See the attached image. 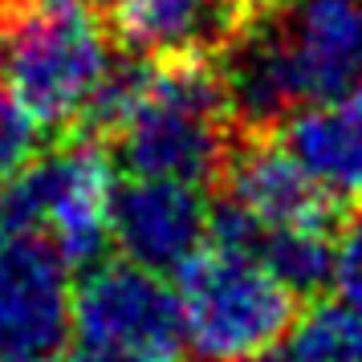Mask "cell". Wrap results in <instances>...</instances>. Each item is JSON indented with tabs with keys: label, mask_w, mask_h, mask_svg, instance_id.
<instances>
[{
	"label": "cell",
	"mask_w": 362,
	"mask_h": 362,
	"mask_svg": "<svg viewBox=\"0 0 362 362\" xmlns=\"http://www.w3.org/2000/svg\"><path fill=\"white\" fill-rule=\"evenodd\" d=\"M220 82L232 118L269 127L362 86V0H277L228 33Z\"/></svg>",
	"instance_id": "cell-1"
},
{
	"label": "cell",
	"mask_w": 362,
	"mask_h": 362,
	"mask_svg": "<svg viewBox=\"0 0 362 362\" xmlns=\"http://www.w3.org/2000/svg\"><path fill=\"white\" fill-rule=\"evenodd\" d=\"M232 106L220 69L199 53L159 57V62H122L102 90L90 115L115 139L118 163L131 175L204 183L216 180L232 155Z\"/></svg>",
	"instance_id": "cell-2"
},
{
	"label": "cell",
	"mask_w": 362,
	"mask_h": 362,
	"mask_svg": "<svg viewBox=\"0 0 362 362\" xmlns=\"http://www.w3.org/2000/svg\"><path fill=\"white\" fill-rule=\"evenodd\" d=\"M122 66L94 0H0V90L49 127H86Z\"/></svg>",
	"instance_id": "cell-3"
},
{
	"label": "cell",
	"mask_w": 362,
	"mask_h": 362,
	"mask_svg": "<svg viewBox=\"0 0 362 362\" xmlns=\"http://www.w3.org/2000/svg\"><path fill=\"white\" fill-rule=\"evenodd\" d=\"M183 350L196 362H261L297 322V293L248 252L208 240L175 269Z\"/></svg>",
	"instance_id": "cell-4"
},
{
	"label": "cell",
	"mask_w": 362,
	"mask_h": 362,
	"mask_svg": "<svg viewBox=\"0 0 362 362\" xmlns=\"http://www.w3.org/2000/svg\"><path fill=\"white\" fill-rule=\"evenodd\" d=\"M110 208H115L110 159L86 139L33 155L0 187V228L33 232L49 240L69 269L98 264L110 245Z\"/></svg>",
	"instance_id": "cell-5"
},
{
	"label": "cell",
	"mask_w": 362,
	"mask_h": 362,
	"mask_svg": "<svg viewBox=\"0 0 362 362\" xmlns=\"http://www.w3.org/2000/svg\"><path fill=\"white\" fill-rule=\"evenodd\" d=\"M220 180L224 199L212 208L208 240L252 252V245L269 232L329 228L334 199L313 183L285 143L248 139L228 155Z\"/></svg>",
	"instance_id": "cell-6"
},
{
	"label": "cell",
	"mask_w": 362,
	"mask_h": 362,
	"mask_svg": "<svg viewBox=\"0 0 362 362\" xmlns=\"http://www.w3.org/2000/svg\"><path fill=\"white\" fill-rule=\"evenodd\" d=\"M74 334L90 350L143 362H175L183 350L180 301L163 273L134 261H102L74 289Z\"/></svg>",
	"instance_id": "cell-7"
},
{
	"label": "cell",
	"mask_w": 362,
	"mask_h": 362,
	"mask_svg": "<svg viewBox=\"0 0 362 362\" xmlns=\"http://www.w3.org/2000/svg\"><path fill=\"white\" fill-rule=\"evenodd\" d=\"M74 334L66 257L33 232L0 228V362H53Z\"/></svg>",
	"instance_id": "cell-8"
},
{
	"label": "cell",
	"mask_w": 362,
	"mask_h": 362,
	"mask_svg": "<svg viewBox=\"0 0 362 362\" xmlns=\"http://www.w3.org/2000/svg\"><path fill=\"white\" fill-rule=\"evenodd\" d=\"M212 204L204 199L199 183L159 180V175H131L115 183L110 208V240L122 257L151 273H175L199 248L208 245Z\"/></svg>",
	"instance_id": "cell-9"
},
{
	"label": "cell",
	"mask_w": 362,
	"mask_h": 362,
	"mask_svg": "<svg viewBox=\"0 0 362 362\" xmlns=\"http://www.w3.org/2000/svg\"><path fill=\"white\" fill-rule=\"evenodd\" d=\"M281 143L334 204H362V86L289 115Z\"/></svg>",
	"instance_id": "cell-10"
},
{
	"label": "cell",
	"mask_w": 362,
	"mask_h": 362,
	"mask_svg": "<svg viewBox=\"0 0 362 362\" xmlns=\"http://www.w3.org/2000/svg\"><path fill=\"white\" fill-rule=\"evenodd\" d=\"M134 53L187 57L216 45L232 13L224 0H94Z\"/></svg>",
	"instance_id": "cell-11"
},
{
	"label": "cell",
	"mask_w": 362,
	"mask_h": 362,
	"mask_svg": "<svg viewBox=\"0 0 362 362\" xmlns=\"http://www.w3.org/2000/svg\"><path fill=\"white\" fill-rule=\"evenodd\" d=\"M261 362H362V313L350 305H317L297 317Z\"/></svg>",
	"instance_id": "cell-12"
},
{
	"label": "cell",
	"mask_w": 362,
	"mask_h": 362,
	"mask_svg": "<svg viewBox=\"0 0 362 362\" xmlns=\"http://www.w3.org/2000/svg\"><path fill=\"white\" fill-rule=\"evenodd\" d=\"M252 252L277 273L297 297L317 293L329 285V261H334V236L329 228H289L261 236Z\"/></svg>",
	"instance_id": "cell-13"
},
{
	"label": "cell",
	"mask_w": 362,
	"mask_h": 362,
	"mask_svg": "<svg viewBox=\"0 0 362 362\" xmlns=\"http://www.w3.org/2000/svg\"><path fill=\"white\" fill-rule=\"evenodd\" d=\"M41 131H45V127H41L13 94L0 90V187L37 155Z\"/></svg>",
	"instance_id": "cell-14"
},
{
	"label": "cell",
	"mask_w": 362,
	"mask_h": 362,
	"mask_svg": "<svg viewBox=\"0 0 362 362\" xmlns=\"http://www.w3.org/2000/svg\"><path fill=\"white\" fill-rule=\"evenodd\" d=\"M329 285L342 305L362 313V212L346 220L334 236V261H329Z\"/></svg>",
	"instance_id": "cell-15"
},
{
	"label": "cell",
	"mask_w": 362,
	"mask_h": 362,
	"mask_svg": "<svg viewBox=\"0 0 362 362\" xmlns=\"http://www.w3.org/2000/svg\"><path fill=\"white\" fill-rule=\"evenodd\" d=\"M277 0H224V8L232 13V21H245V17H257L264 8H273Z\"/></svg>",
	"instance_id": "cell-16"
},
{
	"label": "cell",
	"mask_w": 362,
	"mask_h": 362,
	"mask_svg": "<svg viewBox=\"0 0 362 362\" xmlns=\"http://www.w3.org/2000/svg\"><path fill=\"white\" fill-rule=\"evenodd\" d=\"M62 362H143V358H127V354H110V350H90V346H82L78 354H69Z\"/></svg>",
	"instance_id": "cell-17"
}]
</instances>
